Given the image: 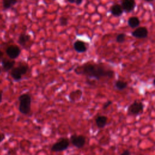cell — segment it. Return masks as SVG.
<instances>
[{
  "instance_id": "20",
  "label": "cell",
  "mask_w": 155,
  "mask_h": 155,
  "mask_svg": "<svg viewBox=\"0 0 155 155\" xmlns=\"http://www.w3.org/2000/svg\"><path fill=\"white\" fill-rule=\"evenodd\" d=\"M59 22L60 25H61L62 26H65L68 24V19L66 17L61 16V17H60V18L59 19Z\"/></svg>"
},
{
  "instance_id": "16",
  "label": "cell",
  "mask_w": 155,
  "mask_h": 155,
  "mask_svg": "<svg viewBox=\"0 0 155 155\" xmlns=\"http://www.w3.org/2000/svg\"><path fill=\"white\" fill-rule=\"evenodd\" d=\"M30 35L25 33H21L18 38V42L21 45L24 46L26 44V43L30 41Z\"/></svg>"
},
{
  "instance_id": "27",
  "label": "cell",
  "mask_w": 155,
  "mask_h": 155,
  "mask_svg": "<svg viewBox=\"0 0 155 155\" xmlns=\"http://www.w3.org/2000/svg\"><path fill=\"white\" fill-rule=\"evenodd\" d=\"M144 1H146V2H151L153 1V0H144Z\"/></svg>"
},
{
  "instance_id": "5",
  "label": "cell",
  "mask_w": 155,
  "mask_h": 155,
  "mask_svg": "<svg viewBox=\"0 0 155 155\" xmlns=\"http://www.w3.org/2000/svg\"><path fill=\"white\" fill-rule=\"evenodd\" d=\"M68 146L69 140L67 138H61L52 145L51 150L54 152L62 151L67 149Z\"/></svg>"
},
{
  "instance_id": "25",
  "label": "cell",
  "mask_w": 155,
  "mask_h": 155,
  "mask_svg": "<svg viewBox=\"0 0 155 155\" xmlns=\"http://www.w3.org/2000/svg\"><path fill=\"white\" fill-rule=\"evenodd\" d=\"M1 83V81H0V84ZM2 92L0 91V103L1 102V101H2Z\"/></svg>"
},
{
  "instance_id": "9",
  "label": "cell",
  "mask_w": 155,
  "mask_h": 155,
  "mask_svg": "<svg viewBox=\"0 0 155 155\" xmlns=\"http://www.w3.org/2000/svg\"><path fill=\"white\" fill-rule=\"evenodd\" d=\"M132 36L136 38H146L148 36V31L146 27H140L132 32Z\"/></svg>"
},
{
  "instance_id": "14",
  "label": "cell",
  "mask_w": 155,
  "mask_h": 155,
  "mask_svg": "<svg viewBox=\"0 0 155 155\" xmlns=\"http://www.w3.org/2000/svg\"><path fill=\"white\" fill-rule=\"evenodd\" d=\"M128 24L132 28H136L140 25V20L136 16L130 17L128 19Z\"/></svg>"
},
{
  "instance_id": "12",
  "label": "cell",
  "mask_w": 155,
  "mask_h": 155,
  "mask_svg": "<svg viewBox=\"0 0 155 155\" xmlns=\"http://www.w3.org/2000/svg\"><path fill=\"white\" fill-rule=\"evenodd\" d=\"M1 62H2V68L5 71H9L10 70H12L15 64V61L13 59L8 60V59H4L2 60Z\"/></svg>"
},
{
  "instance_id": "1",
  "label": "cell",
  "mask_w": 155,
  "mask_h": 155,
  "mask_svg": "<svg viewBox=\"0 0 155 155\" xmlns=\"http://www.w3.org/2000/svg\"><path fill=\"white\" fill-rule=\"evenodd\" d=\"M79 71H76L77 74H82L88 78H95L100 80L102 78H111L114 75V71L112 70L106 69L101 64L86 63L82 65Z\"/></svg>"
},
{
  "instance_id": "17",
  "label": "cell",
  "mask_w": 155,
  "mask_h": 155,
  "mask_svg": "<svg viewBox=\"0 0 155 155\" xmlns=\"http://www.w3.org/2000/svg\"><path fill=\"white\" fill-rule=\"evenodd\" d=\"M128 84L127 82H124L120 80H117L115 82L114 87L118 90H123L127 87Z\"/></svg>"
},
{
  "instance_id": "15",
  "label": "cell",
  "mask_w": 155,
  "mask_h": 155,
  "mask_svg": "<svg viewBox=\"0 0 155 155\" xmlns=\"http://www.w3.org/2000/svg\"><path fill=\"white\" fill-rule=\"evenodd\" d=\"M18 0H2V8L4 10H8L16 4Z\"/></svg>"
},
{
  "instance_id": "26",
  "label": "cell",
  "mask_w": 155,
  "mask_h": 155,
  "mask_svg": "<svg viewBox=\"0 0 155 155\" xmlns=\"http://www.w3.org/2000/svg\"><path fill=\"white\" fill-rule=\"evenodd\" d=\"M3 54H4L3 52H2L1 50H0V60L2 59V56H3Z\"/></svg>"
},
{
  "instance_id": "3",
  "label": "cell",
  "mask_w": 155,
  "mask_h": 155,
  "mask_svg": "<svg viewBox=\"0 0 155 155\" xmlns=\"http://www.w3.org/2000/svg\"><path fill=\"white\" fill-rule=\"evenodd\" d=\"M28 69V66L25 64H21L18 67H14L12 69L11 76L12 78L16 81H20L22 76L26 74Z\"/></svg>"
},
{
  "instance_id": "18",
  "label": "cell",
  "mask_w": 155,
  "mask_h": 155,
  "mask_svg": "<svg viewBox=\"0 0 155 155\" xmlns=\"http://www.w3.org/2000/svg\"><path fill=\"white\" fill-rule=\"evenodd\" d=\"M79 94H82V91L79 90H76L74 91H72L70 95H69V99L71 101H76L77 100H78V99L77 98V95Z\"/></svg>"
},
{
  "instance_id": "21",
  "label": "cell",
  "mask_w": 155,
  "mask_h": 155,
  "mask_svg": "<svg viewBox=\"0 0 155 155\" xmlns=\"http://www.w3.org/2000/svg\"><path fill=\"white\" fill-rule=\"evenodd\" d=\"M67 1L70 3H75L76 5H80L82 2V0H67Z\"/></svg>"
},
{
  "instance_id": "19",
  "label": "cell",
  "mask_w": 155,
  "mask_h": 155,
  "mask_svg": "<svg viewBox=\"0 0 155 155\" xmlns=\"http://www.w3.org/2000/svg\"><path fill=\"white\" fill-rule=\"evenodd\" d=\"M126 35L124 33H120L117 35L116 38V41L118 43H122L125 41Z\"/></svg>"
},
{
  "instance_id": "6",
  "label": "cell",
  "mask_w": 155,
  "mask_h": 155,
  "mask_svg": "<svg viewBox=\"0 0 155 155\" xmlns=\"http://www.w3.org/2000/svg\"><path fill=\"white\" fill-rule=\"evenodd\" d=\"M5 51L7 56L11 59H15L19 56L21 53V49L18 45H11L7 48Z\"/></svg>"
},
{
  "instance_id": "10",
  "label": "cell",
  "mask_w": 155,
  "mask_h": 155,
  "mask_svg": "<svg viewBox=\"0 0 155 155\" xmlns=\"http://www.w3.org/2000/svg\"><path fill=\"white\" fill-rule=\"evenodd\" d=\"M74 49L78 53H84L87 51V47L84 41L77 40L73 44Z\"/></svg>"
},
{
  "instance_id": "7",
  "label": "cell",
  "mask_w": 155,
  "mask_h": 155,
  "mask_svg": "<svg viewBox=\"0 0 155 155\" xmlns=\"http://www.w3.org/2000/svg\"><path fill=\"white\" fill-rule=\"evenodd\" d=\"M85 137L82 135L76 136L74 134L70 137V141L71 143L78 148H82L85 143Z\"/></svg>"
},
{
  "instance_id": "13",
  "label": "cell",
  "mask_w": 155,
  "mask_h": 155,
  "mask_svg": "<svg viewBox=\"0 0 155 155\" xmlns=\"http://www.w3.org/2000/svg\"><path fill=\"white\" fill-rule=\"evenodd\" d=\"M107 117L105 116H99L95 119L96 124L98 128H104L107 124Z\"/></svg>"
},
{
  "instance_id": "28",
  "label": "cell",
  "mask_w": 155,
  "mask_h": 155,
  "mask_svg": "<svg viewBox=\"0 0 155 155\" xmlns=\"http://www.w3.org/2000/svg\"><path fill=\"white\" fill-rule=\"evenodd\" d=\"M1 69H0V73H1Z\"/></svg>"
},
{
  "instance_id": "11",
  "label": "cell",
  "mask_w": 155,
  "mask_h": 155,
  "mask_svg": "<svg viewBox=\"0 0 155 155\" xmlns=\"http://www.w3.org/2000/svg\"><path fill=\"white\" fill-rule=\"evenodd\" d=\"M123 9L121 7L120 5L119 4H114L113 5H112L110 8V12L112 14V15H113L114 16L116 17H119L120 16H121L123 13Z\"/></svg>"
},
{
  "instance_id": "23",
  "label": "cell",
  "mask_w": 155,
  "mask_h": 155,
  "mask_svg": "<svg viewBox=\"0 0 155 155\" xmlns=\"http://www.w3.org/2000/svg\"><path fill=\"white\" fill-rule=\"evenodd\" d=\"M5 135L4 133H0V143L5 139Z\"/></svg>"
},
{
  "instance_id": "8",
  "label": "cell",
  "mask_w": 155,
  "mask_h": 155,
  "mask_svg": "<svg viewBox=\"0 0 155 155\" xmlns=\"http://www.w3.org/2000/svg\"><path fill=\"white\" fill-rule=\"evenodd\" d=\"M121 7L123 10L127 13L132 12L136 6V2L134 0H122Z\"/></svg>"
},
{
  "instance_id": "2",
  "label": "cell",
  "mask_w": 155,
  "mask_h": 155,
  "mask_svg": "<svg viewBox=\"0 0 155 155\" xmlns=\"http://www.w3.org/2000/svg\"><path fill=\"white\" fill-rule=\"evenodd\" d=\"M19 110L23 114H27L31 110V99L28 94H22L19 97Z\"/></svg>"
},
{
  "instance_id": "24",
  "label": "cell",
  "mask_w": 155,
  "mask_h": 155,
  "mask_svg": "<svg viewBox=\"0 0 155 155\" xmlns=\"http://www.w3.org/2000/svg\"><path fill=\"white\" fill-rule=\"evenodd\" d=\"M130 154V152L128 150H125L123 153H121L122 155H128Z\"/></svg>"
},
{
  "instance_id": "22",
  "label": "cell",
  "mask_w": 155,
  "mask_h": 155,
  "mask_svg": "<svg viewBox=\"0 0 155 155\" xmlns=\"http://www.w3.org/2000/svg\"><path fill=\"white\" fill-rule=\"evenodd\" d=\"M112 104V102L111 101H108V102H107L104 105V106H103V109L104 110H105L110 105H111Z\"/></svg>"
},
{
  "instance_id": "4",
  "label": "cell",
  "mask_w": 155,
  "mask_h": 155,
  "mask_svg": "<svg viewBox=\"0 0 155 155\" xmlns=\"http://www.w3.org/2000/svg\"><path fill=\"white\" fill-rule=\"evenodd\" d=\"M144 105L142 102L134 101L128 107L127 112L130 115H138L141 114L143 111Z\"/></svg>"
}]
</instances>
